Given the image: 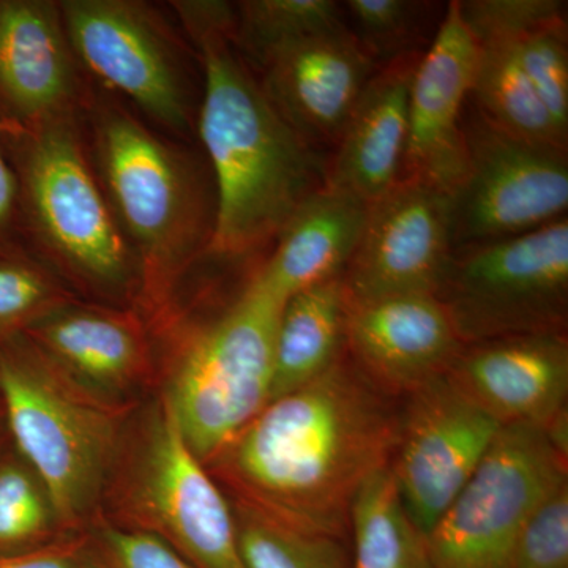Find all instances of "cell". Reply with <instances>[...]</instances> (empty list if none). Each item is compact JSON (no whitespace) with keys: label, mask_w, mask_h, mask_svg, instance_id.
<instances>
[{"label":"cell","mask_w":568,"mask_h":568,"mask_svg":"<svg viewBox=\"0 0 568 568\" xmlns=\"http://www.w3.org/2000/svg\"><path fill=\"white\" fill-rule=\"evenodd\" d=\"M97 145L112 204L145 267L168 271L196 241L189 178L166 145L123 112H104Z\"/></svg>","instance_id":"cell-10"},{"label":"cell","mask_w":568,"mask_h":568,"mask_svg":"<svg viewBox=\"0 0 568 568\" xmlns=\"http://www.w3.org/2000/svg\"><path fill=\"white\" fill-rule=\"evenodd\" d=\"M422 54L381 67L335 142L327 185L366 204L384 196L402 178L409 115V92Z\"/></svg>","instance_id":"cell-19"},{"label":"cell","mask_w":568,"mask_h":568,"mask_svg":"<svg viewBox=\"0 0 568 568\" xmlns=\"http://www.w3.org/2000/svg\"><path fill=\"white\" fill-rule=\"evenodd\" d=\"M234 518L245 568H351L335 538L284 528L245 507Z\"/></svg>","instance_id":"cell-26"},{"label":"cell","mask_w":568,"mask_h":568,"mask_svg":"<svg viewBox=\"0 0 568 568\" xmlns=\"http://www.w3.org/2000/svg\"><path fill=\"white\" fill-rule=\"evenodd\" d=\"M3 130L6 125L0 123V253L17 248V231L21 222L18 181L3 148Z\"/></svg>","instance_id":"cell-35"},{"label":"cell","mask_w":568,"mask_h":568,"mask_svg":"<svg viewBox=\"0 0 568 568\" xmlns=\"http://www.w3.org/2000/svg\"><path fill=\"white\" fill-rule=\"evenodd\" d=\"M567 416L504 425L429 532L433 568H508L523 525L567 480Z\"/></svg>","instance_id":"cell-6"},{"label":"cell","mask_w":568,"mask_h":568,"mask_svg":"<svg viewBox=\"0 0 568 568\" xmlns=\"http://www.w3.org/2000/svg\"><path fill=\"white\" fill-rule=\"evenodd\" d=\"M503 426L447 375L409 395L390 467L407 514L426 537Z\"/></svg>","instance_id":"cell-9"},{"label":"cell","mask_w":568,"mask_h":568,"mask_svg":"<svg viewBox=\"0 0 568 568\" xmlns=\"http://www.w3.org/2000/svg\"><path fill=\"white\" fill-rule=\"evenodd\" d=\"M263 89L284 121L316 149L334 144L381 67L347 26L283 48L264 65Z\"/></svg>","instance_id":"cell-16"},{"label":"cell","mask_w":568,"mask_h":568,"mask_svg":"<svg viewBox=\"0 0 568 568\" xmlns=\"http://www.w3.org/2000/svg\"><path fill=\"white\" fill-rule=\"evenodd\" d=\"M339 355L280 396L213 462L242 506L284 528L339 540L362 487L394 462L402 414Z\"/></svg>","instance_id":"cell-1"},{"label":"cell","mask_w":568,"mask_h":568,"mask_svg":"<svg viewBox=\"0 0 568 568\" xmlns=\"http://www.w3.org/2000/svg\"><path fill=\"white\" fill-rule=\"evenodd\" d=\"M141 463L140 504L159 532L197 568H245L234 515L168 403L156 409Z\"/></svg>","instance_id":"cell-13"},{"label":"cell","mask_w":568,"mask_h":568,"mask_svg":"<svg viewBox=\"0 0 568 568\" xmlns=\"http://www.w3.org/2000/svg\"><path fill=\"white\" fill-rule=\"evenodd\" d=\"M0 568H103L80 541L0 552Z\"/></svg>","instance_id":"cell-34"},{"label":"cell","mask_w":568,"mask_h":568,"mask_svg":"<svg viewBox=\"0 0 568 568\" xmlns=\"http://www.w3.org/2000/svg\"><path fill=\"white\" fill-rule=\"evenodd\" d=\"M345 345L358 372L387 395H410L447 375L465 347L432 294L346 302Z\"/></svg>","instance_id":"cell-15"},{"label":"cell","mask_w":568,"mask_h":568,"mask_svg":"<svg viewBox=\"0 0 568 568\" xmlns=\"http://www.w3.org/2000/svg\"><path fill=\"white\" fill-rule=\"evenodd\" d=\"M103 568H193L162 537L110 529L104 536Z\"/></svg>","instance_id":"cell-33"},{"label":"cell","mask_w":568,"mask_h":568,"mask_svg":"<svg viewBox=\"0 0 568 568\" xmlns=\"http://www.w3.org/2000/svg\"><path fill=\"white\" fill-rule=\"evenodd\" d=\"M368 207L325 185L276 235L275 252L254 282L286 302L301 291L345 275L364 233Z\"/></svg>","instance_id":"cell-20"},{"label":"cell","mask_w":568,"mask_h":568,"mask_svg":"<svg viewBox=\"0 0 568 568\" xmlns=\"http://www.w3.org/2000/svg\"><path fill=\"white\" fill-rule=\"evenodd\" d=\"M24 334L48 361L89 386H123L142 364L136 328L111 313L54 308Z\"/></svg>","instance_id":"cell-21"},{"label":"cell","mask_w":568,"mask_h":568,"mask_svg":"<svg viewBox=\"0 0 568 568\" xmlns=\"http://www.w3.org/2000/svg\"><path fill=\"white\" fill-rule=\"evenodd\" d=\"M204 65L200 134L216 182L209 248L242 256L282 233L297 209L327 185L328 160L290 125L227 31L193 32Z\"/></svg>","instance_id":"cell-2"},{"label":"cell","mask_w":568,"mask_h":568,"mask_svg":"<svg viewBox=\"0 0 568 568\" xmlns=\"http://www.w3.org/2000/svg\"><path fill=\"white\" fill-rule=\"evenodd\" d=\"M351 568H433L428 537L407 514L392 467L362 487L351 508Z\"/></svg>","instance_id":"cell-23"},{"label":"cell","mask_w":568,"mask_h":568,"mask_svg":"<svg viewBox=\"0 0 568 568\" xmlns=\"http://www.w3.org/2000/svg\"><path fill=\"white\" fill-rule=\"evenodd\" d=\"M71 51L95 77L174 130L189 126L181 73L155 22L122 0L61 3Z\"/></svg>","instance_id":"cell-12"},{"label":"cell","mask_w":568,"mask_h":568,"mask_svg":"<svg viewBox=\"0 0 568 568\" xmlns=\"http://www.w3.org/2000/svg\"><path fill=\"white\" fill-rule=\"evenodd\" d=\"M511 47L556 129L568 140L567 21L545 26Z\"/></svg>","instance_id":"cell-29"},{"label":"cell","mask_w":568,"mask_h":568,"mask_svg":"<svg viewBox=\"0 0 568 568\" xmlns=\"http://www.w3.org/2000/svg\"><path fill=\"white\" fill-rule=\"evenodd\" d=\"M447 376L503 425H552L567 416L566 334L506 336L466 345Z\"/></svg>","instance_id":"cell-17"},{"label":"cell","mask_w":568,"mask_h":568,"mask_svg":"<svg viewBox=\"0 0 568 568\" xmlns=\"http://www.w3.org/2000/svg\"><path fill=\"white\" fill-rule=\"evenodd\" d=\"M6 450L0 454V552H13L32 548L47 532L52 508L31 466L18 452Z\"/></svg>","instance_id":"cell-28"},{"label":"cell","mask_w":568,"mask_h":568,"mask_svg":"<svg viewBox=\"0 0 568 568\" xmlns=\"http://www.w3.org/2000/svg\"><path fill=\"white\" fill-rule=\"evenodd\" d=\"M469 99L503 132L534 144L567 149V138L556 129L511 44H478Z\"/></svg>","instance_id":"cell-24"},{"label":"cell","mask_w":568,"mask_h":568,"mask_svg":"<svg viewBox=\"0 0 568 568\" xmlns=\"http://www.w3.org/2000/svg\"><path fill=\"white\" fill-rule=\"evenodd\" d=\"M478 44L448 3L435 39L422 54L409 92L402 178H417L452 194L466 173L463 112L476 74Z\"/></svg>","instance_id":"cell-14"},{"label":"cell","mask_w":568,"mask_h":568,"mask_svg":"<svg viewBox=\"0 0 568 568\" xmlns=\"http://www.w3.org/2000/svg\"><path fill=\"white\" fill-rule=\"evenodd\" d=\"M0 407H2V406H0Z\"/></svg>","instance_id":"cell-37"},{"label":"cell","mask_w":568,"mask_h":568,"mask_svg":"<svg viewBox=\"0 0 568 568\" xmlns=\"http://www.w3.org/2000/svg\"><path fill=\"white\" fill-rule=\"evenodd\" d=\"M436 297L465 346L566 334L567 216L517 237L457 250Z\"/></svg>","instance_id":"cell-7"},{"label":"cell","mask_w":568,"mask_h":568,"mask_svg":"<svg viewBox=\"0 0 568 568\" xmlns=\"http://www.w3.org/2000/svg\"><path fill=\"white\" fill-rule=\"evenodd\" d=\"M7 437H10L9 426H7L6 416H3L2 407H0V454L6 450L3 444H6Z\"/></svg>","instance_id":"cell-36"},{"label":"cell","mask_w":568,"mask_h":568,"mask_svg":"<svg viewBox=\"0 0 568 568\" xmlns=\"http://www.w3.org/2000/svg\"><path fill=\"white\" fill-rule=\"evenodd\" d=\"M345 323L343 276L287 298L276 332L271 402L312 383L338 361Z\"/></svg>","instance_id":"cell-22"},{"label":"cell","mask_w":568,"mask_h":568,"mask_svg":"<svg viewBox=\"0 0 568 568\" xmlns=\"http://www.w3.org/2000/svg\"><path fill=\"white\" fill-rule=\"evenodd\" d=\"M237 10L234 39L263 67L290 44L346 26L332 0H248Z\"/></svg>","instance_id":"cell-25"},{"label":"cell","mask_w":568,"mask_h":568,"mask_svg":"<svg viewBox=\"0 0 568 568\" xmlns=\"http://www.w3.org/2000/svg\"><path fill=\"white\" fill-rule=\"evenodd\" d=\"M470 108L463 115L466 173L450 194L454 252L566 219L567 149L519 140Z\"/></svg>","instance_id":"cell-8"},{"label":"cell","mask_w":568,"mask_h":568,"mask_svg":"<svg viewBox=\"0 0 568 568\" xmlns=\"http://www.w3.org/2000/svg\"><path fill=\"white\" fill-rule=\"evenodd\" d=\"M435 3L414 0H347L345 9L353 21L349 29L377 67L424 54L420 50Z\"/></svg>","instance_id":"cell-27"},{"label":"cell","mask_w":568,"mask_h":568,"mask_svg":"<svg viewBox=\"0 0 568 568\" xmlns=\"http://www.w3.org/2000/svg\"><path fill=\"white\" fill-rule=\"evenodd\" d=\"M459 14L477 44H514L545 26L567 21L560 0H466Z\"/></svg>","instance_id":"cell-30"},{"label":"cell","mask_w":568,"mask_h":568,"mask_svg":"<svg viewBox=\"0 0 568 568\" xmlns=\"http://www.w3.org/2000/svg\"><path fill=\"white\" fill-rule=\"evenodd\" d=\"M0 406L11 444L39 477L52 514H88L114 450V422L82 398L26 334L0 339Z\"/></svg>","instance_id":"cell-3"},{"label":"cell","mask_w":568,"mask_h":568,"mask_svg":"<svg viewBox=\"0 0 568 568\" xmlns=\"http://www.w3.org/2000/svg\"><path fill=\"white\" fill-rule=\"evenodd\" d=\"M3 144L18 181L21 222L74 274L118 286L129 278V250L65 119L7 126Z\"/></svg>","instance_id":"cell-5"},{"label":"cell","mask_w":568,"mask_h":568,"mask_svg":"<svg viewBox=\"0 0 568 568\" xmlns=\"http://www.w3.org/2000/svg\"><path fill=\"white\" fill-rule=\"evenodd\" d=\"M452 256L450 194L417 178H399L369 204L364 233L343 275L346 302L436 295Z\"/></svg>","instance_id":"cell-11"},{"label":"cell","mask_w":568,"mask_h":568,"mask_svg":"<svg viewBox=\"0 0 568 568\" xmlns=\"http://www.w3.org/2000/svg\"><path fill=\"white\" fill-rule=\"evenodd\" d=\"M55 290L40 265L20 250L0 253V339L24 334L54 310Z\"/></svg>","instance_id":"cell-31"},{"label":"cell","mask_w":568,"mask_h":568,"mask_svg":"<svg viewBox=\"0 0 568 568\" xmlns=\"http://www.w3.org/2000/svg\"><path fill=\"white\" fill-rule=\"evenodd\" d=\"M61 7L0 0V123L31 126L62 118L74 91Z\"/></svg>","instance_id":"cell-18"},{"label":"cell","mask_w":568,"mask_h":568,"mask_svg":"<svg viewBox=\"0 0 568 568\" xmlns=\"http://www.w3.org/2000/svg\"><path fill=\"white\" fill-rule=\"evenodd\" d=\"M508 568H568V481L541 499L519 530Z\"/></svg>","instance_id":"cell-32"},{"label":"cell","mask_w":568,"mask_h":568,"mask_svg":"<svg viewBox=\"0 0 568 568\" xmlns=\"http://www.w3.org/2000/svg\"><path fill=\"white\" fill-rule=\"evenodd\" d=\"M284 304L252 280L183 353L166 403L201 463L219 457L271 403Z\"/></svg>","instance_id":"cell-4"}]
</instances>
